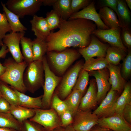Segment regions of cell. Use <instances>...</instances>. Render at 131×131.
I'll use <instances>...</instances> for the list:
<instances>
[{
	"instance_id": "obj_1",
	"label": "cell",
	"mask_w": 131,
	"mask_h": 131,
	"mask_svg": "<svg viewBox=\"0 0 131 131\" xmlns=\"http://www.w3.org/2000/svg\"><path fill=\"white\" fill-rule=\"evenodd\" d=\"M96 27L93 22L88 20L77 18L66 20L60 18L59 30L50 32L46 40L47 52H60L71 47H86Z\"/></svg>"
},
{
	"instance_id": "obj_2",
	"label": "cell",
	"mask_w": 131,
	"mask_h": 131,
	"mask_svg": "<svg viewBox=\"0 0 131 131\" xmlns=\"http://www.w3.org/2000/svg\"><path fill=\"white\" fill-rule=\"evenodd\" d=\"M28 65L24 61L18 63L13 58L8 57L3 63L6 69L4 73L0 76V80L25 94L27 90L24 83L23 76Z\"/></svg>"
},
{
	"instance_id": "obj_3",
	"label": "cell",
	"mask_w": 131,
	"mask_h": 131,
	"mask_svg": "<svg viewBox=\"0 0 131 131\" xmlns=\"http://www.w3.org/2000/svg\"><path fill=\"white\" fill-rule=\"evenodd\" d=\"M46 57L49 65L52 67L58 75H63L70 66L80 56L78 51L66 49L60 52L52 51L47 52Z\"/></svg>"
},
{
	"instance_id": "obj_4",
	"label": "cell",
	"mask_w": 131,
	"mask_h": 131,
	"mask_svg": "<svg viewBox=\"0 0 131 131\" xmlns=\"http://www.w3.org/2000/svg\"><path fill=\"white\" fill-rule=\"evenodd\" d=\"M44 80L42 61H34L28 65L23 76L24 83L27 91L34 93L41 87L43 88Z\"/></svg>"
},
{
	"instance_id": "obj_5",
	"label": "cell",
	"mask_w": 131,
	"mask_h": 131,
	"mask_svg": "<svg viewBox=\"0 0 131 131\" xmlns=\"http://www.w3.org/2000/svg\"><path fill=\"white\" fill-rule=\"evenodd\" d=\"M42 61L44 69L45 80L42 101L43 109H47L50 108L54 91L59 84L62 77L56 75L51 71L47 62L45 55L43 57Z\"/></svg>"
},
{
	"instance_id": "obj_6",
	"label": "cell",
	"mask_w": 131,
	"mask_h": 131,
	"mask_svg": "<svg viewBox=\"0 0 131 131\" xmlns=\"http://www.w3.org/2000/svg\"><path fill=\"white\" fill-rule=\"evenodd\" d=\"M83 64L82 60L78 61L62 77L55 92L61 100H64L72 92Z\"/></svg>"
},
{
	"instance_id": "obj_7",
	"label": "cell",
	"mask_w": 131,
	"mask_h": 131,
	"mask_svg": "<svg viewBox=\"0 0 131 131\" xmlns=\"http://www.w3.org/2000/svg\"><path fill=\"white\" fill-rule=\"evenodd\" d=\"M5 4L8 10L21 18L35 15L42 4V0H9Z\"/></svg>"
},
{
	"instance_id": "obj_8",
	"label": "cell",
	"mask_w": 131,
	"mask_h": 131,
	"mask_svg": "<svg viewBox=\"0 0 131 131\" xmlns=\"http://www.w3.org/2000/svg\"><path fill=\"white\" fill-rule=\"evenodd\" d=\"M29 119L39 123L47 131L61 127L60 117L53 109H35L34 116Z\"/></svg>"
},
{
	"instance_id": "obj_9",
	"label": "cell",
	"mask_w": 131,
	"mask_h": 131,
	"mask_svg": "<svg viewBox=\"0 0 131 131\" xmlns=\"http://www.w3.org/2000/svg\"><path fill=\"white\" fill-rule=\"evenodd\" d=\"M98 119L91 110L84 111L78 109L74 116L72 125L76 131H90L98 124Z\"/></svg>"
},
{
	"instance_id": "obj_10",
	"label": "cell",
	"mask_w": 131,
	"mask_h": 131,
	"mask_svg": "<svg viewBox=\"0 0 131 131\" xmlns=\"http://www.w3.org/2000/svg\"><path fill=\"white\" fill-rule=\"evenodd\" d=\"M118 92L110 89L99 106L92 112L99 118L106 117L115 114L116 101L119 97Z\"/></svg>"
},
{
	"instance_id": "obj_11",
	"label": "cell",
	"mask_w": 131,
	"mask_h": 131,
	"mask_svg": "<svg viewBox=\"0 0 131 131\" xmlns=\"http://www.w3.org/2000/svg\"><path fill=\"white\" fill-rule=\"evenodd\" d=\"M109 46L101 42L92 34L89 44L86 47L79 48L78 52L86 61L95 57H105L106 51Z\"/></svg>"
},
{
	"instance_id": "obj_12",
	"label": "cell",
	"mask_w": 131,
	"mask_h": 131,
	"mask_svg": "<svg viewBox=\"0 0 131 131\" xmlns=\"http://www.w3.org/2000/svg\"><path fill=\"white\" fill-rule=\"evenodd\" d=\"M121 30L120 27L106 30L96 29L92 32V34L103 41L108 43L111 46L121 49L127 52V49L121 40Z\"/></svg>"
},
{
	"instance_id": "obj_13",
	"label": "cell",
	"mask_w": 131,
	"mask_h": 131,
	"mask_svg": "<svg viewBox=\"0 0 131 131\" xmlns=\"http://www.w3.org/2000/svg\"><path fill=\"white\" fill-rule=\"evenodd\" d=\"M25 32H11L6 34L2 41L7 46L13 58L17 63L24 61V58L20 49L19 44L21 38L24 36Z\"/></svg>"
},
{
	"instance_id": "obj_14",
	"label": "cell",
	"mask_w": 131,
	"mask_h": 131,
	"mask_svg": "<svg viewBox=\"0 0 131 131\" xmlns=\"http://www.w3.org/2000/svg\"><path fill=\"white\" fill-rule=\"evenodd\" d=\"M89 73V75L95 78L97 87L98 103H100L111 88V85L108 81V70L106 68L90 72Z\"/></svg>"
},
{
	"instance_id": "obj_15",
	"label": "cell",
	"mask_w": 131,
	"mask_h": 131,
	"mask_svg": "<svg viewBox=\"0 0 131 131\" xmlns=\"http://www.w3.org/2000/svg\"><path fill=\"white\" fill-rule=\"evenodd\" d=\"M94 1L81 11L73 13L68 20L77 18L88 20L94 22L98 29L102 30L109 29L104 23L96 11Z\"/></svg>"
},
{
	"instance_id": "obj_16",
	"label": "cell",
	"mask_w": 131,
	"mask_h": 131,
	"mask_svg": "<svg viewBox=\"0 0 131 131\" xmlns=\"http://www.w3.org/2000/svg\"><path fill=\"white\" fill-rule=\"evenodd\" d=\"M98 126L113 131H129L131 130V125L121 115L115 114L110 116L99 118Z\"/></svg>"
},
{
	"instance_id": "obj_17",
	"label": "cell",
	"mask_w": 131,
	"mask_h": 131,
	"mask_svg": "<svg viewBox=\"0 0 131 131\" xmlns=\"http://www.w3.org/2000/svg\"><path fill=\"white\" fill-rule=\"evenodd\" d=\"M97 87L95 79H91L86 92L81 98L79 109L87 111L91 110L96 106L98 103Z\"/></svg>"
},
{
	"instance_id": "obj_18",
	"label": "cell",
	"mask_w": 131,
	"mask_h": 131,
	"mask_svg": "<svg viewBox=\"0 0 131 131\" xmlns=\"http://www.w3.org/2000/svg\"><path fill=\"white\" fill-rule=\"evenodd\" d=\"M107 68L109 73L108 81L111 85V89L121 93L126 83L121 75V67L109 63Z\"/></svg>"
},
{
	"instance_id": "obj_19",
	"label": "cell",
	"mask_w": 131,
	"mask_h": 131,
	"mask_svg": "<svg viewBox=\"0 0 131 131\" xmlns=\"http://www.w3.org/2000/svg\"><path fill=\"white\" fill-rule=\"evenodd\" d=\"M31 29L36 38L42 40H46L50 33V30L45 18L36 15L30 20Z\"/></svg>"
},
{
	"instance_id": "obj_20",
	"label": "cell",
	"mask_w": 131,
	"mask_h": 131,
	"mask_svg": "<svg viewBox=\"0 0 131 131\" xmlns=\"http://www.w3.org/2000/svg\"><path fill=\"white\" fill-rule=\"evenodd\" d=\"M12 88L18 96L19 105L32 109H43L42 101L43 95L36 97H33Z\"/></svg>"
},
{
	"instance_id": "obj_21",
	"label": "cell",
	"mask_w": 131,
	"mask_h": 131,
	"mask_svg": "<svg viewBox=\"0 0 131 131\" xmlns=\"http://www.w3.org/2000/svg\"><path fill=\"white\" fill-rule=\"evenodd\" d=\"M98 14L102 22L109 29L120 27L117 15L112 9L106 7H101Z\"/></svg>"
},
{
	"instance_id": "obj_22",
	"label": "cell",
	"mask_w": 131,
	"mask_h": 131,
	"mask_svg": "<svg viewBox=\"0 0 131 131\" xmlns=\"http://www.w3.org/2000/svg\"><path fill=\"white\" fill-rule=\"evenodd\" d=\"M116 14L120 27H129L131 22V13L125 1L118 0Z\"/></svg>"
},
{
	"instance_id": "obj_23",
	"label": "cell",
	"mask_w": 131,
	"mask_h": 131,
	"mask_svg": "<svg viewBox=\"0 0 131 131\" xmlns=\"http://www.w3.org/2000/svg\"><path fill=\"white\" fill-rule=\"evenodd\" d=\"M10 113L21 124L25 120L33 117L35 109L28 108L19 105H11Z\"/></svg>"
},
{
	"instance_id": "obj_24",
	"label": "cell",
	"mask_w": 131,
	"mask_h": 131,
	"mask_svg": "<svg viewBox=\"0 0 131 131\" xmlns=\"http://www.w3.org/2000/svg\"><path fill=\"white\" fill-rule=\"evenodd\" d=\"M1 4L12 31L15 32H25L27 28L21 23L18 16L8 10L5 4L2 2Z\"/></svg>"
},
{
	"instance_id": "obj_25",
	"label": "cell",
	"mask_w": 131,
	"mask_h": 131,
	"mask_svg": "<svg viewBox=\"0 0 131 131\" xmlns=\"http://www.w3.org/2000/svg\"><path fill=\"white\" fill-rule=\"evenodd\" d=\"M127 52L122 49L112 46L108 48L105 57L108 63L118 65L120 62L126 57Z\"/></svg>"
},
{
	"instance_id": "obj_26",
	"label": "cell",
	"mask_w": 131,
	"mask_h": 131,
	"mask_svg": "<svg viewBox=\"0 0 131 131\" xmlns=\"http://www.w3.org/2000/svg\"><path fill=\"white\" fill-rule=\"evenodd\" d=\"M71 0H57L53 6L54 10L63 19L67 20L72 14Z\"/></svg>"
},
{
	"instance_id": "obj_27",
	"label": "cell",
	"mask_w": 131,
	"mask_h": 131,
	"mask_svg": "<svg viewBox=\"0 0 131 131\" xmlns=\"http://www.w3.org/2000/svg\"><path fill=\"white\" fill-rule=\"evenodd\" d=\"M131 104V84L126 83L121 94L117 98L115 106V113L122 115L123 110L127 104Z\"/></svg>"
},
{
	"instance_id": "obj_28",
	"label": "cell",
	"mask_w": 131,
	"mask_h": 131,
	"mask_svg": "<svg viewBox=\"0 0 131 131\" xmlns=\"http://www.w3.org/2000/svg\"><path fill=\"white\" fill-rule=\"evenodd\" d=\"M83 95L79 90H73L70 94L63 100L74 116L79 109Z\"/></svg>"
},
{
	"instance_id": "obj_29",
	"label": "cell",
	"mask_w": 131,
	"mask_h": 131,
	"mask_svg": "<svg viewBox=\"0 0 131 131\" xmlns=\"http://www.w3.org/2000/svg\"><path fill=\"white\" fill-rule=\"evenodd\" d=\"M108 63L105 57H92L85 61L82 66V69L88 72L101 70L106 68Z\"/></svg>"
},
{
	"instance_id": "obj_30",
	"label": "cell",
	"mask_w": 131,
	"mask_h": 131,
	"mask_svg": "<svg viewBox=\"0 0 131 131\" xmlns=\"http://www.w3.org/2000/svg\"><path fill=\"white\" fill-rule=\"evenodd\" d=\"M0 90L2 96L11 105H19L18 96L13 88L0 80Z\"/></svg>"
},
{
	"instance_id": "obj_31",
	"label": "cell",
	"mask_w": 131,
	"mask_h": 131,
	"mask_svg": "<svg viewBox=\"0 0 131 131\" xmlns=\"http://www.w3.org/2000/svg\"><path fill=\"white\" fill-rule=\"evenodd\" d=\"M48 47L45 40L36 38L33 41V61H42L43 57L47 52Z\"/></svg>"
},
{
	"instance_id": "obj_32",
	"label": "cell",
	"mask_w": 131,
	"mask_h": 131,
	"mask_svg": "<svg viewBox=\"0 0 131 131\" xmlns=\"http://www.w3.org/2000/svg\"><path fill=\"white\" fill-rule=\"evenodd\" d=\"M20 43L24 61L28 65L33 61V41L30 38L24 36L21 38Z\"/></svg>"
},
{
	"instance_id": "obj_33",
	"label": "cell",
	"mask_w": 131,
	"mask_h": 131,
	"mask_svg": "<svg viewBox=\"0 0 131 131\" xmlns=\"http://www.w3.org/2000/svg\"><path fill=\"white\" fill-rule=\"evenodd\" d=\"M21 124L10 113H0V127L9 128L20 131Z\"/></svg>"
},
{
	"instance_id": "obj_34",
	"label": "cell",
	"mask_w": 131,
	"mask_h": 131,
	"mask_svg": "<svg viewBox=\"0 0 131 131\" xmlns=\"http://www.w3.org/2000/svg\"><path fill=\"white\" fill-rule=\"evenodd\" d=\"M89 72L82 69L79 74L76 83L73 90H78L83 94L89 82Z\"/></svg>"
},
{
	"instance_id": "obj_35",
	"label": "cell",
	"mask_w": 131,
	"mask_h": 131,
	"mask_svg": "<svg viewBox=\"0 0 131 131\" xmlns=\"http://www.w3.org/2000/svg\"><path fill=\"white\" fill-rule=\"evenodd\" d=\"M121 67V72L122 77L126 80L128 79L131 75V51L128 49L126 57L123 59Z\"/></svg>"
},
{
	"instance_id": "obj_36",
	"label": "cell",
	"mask_w": 131,
	"mask_h": 131,
	"mask_svg": "<svg viewBox=\"0 0 131 131\" xmlns=\"http://www.w3.org/2000/svg\"><path fill=\"white\" fill-rule=\"evenodd\" d=\"M50 108L54 109L59 116L65 111L69 109L64 101L60 99L55 92L52 98Z\"/></svg>"
},
{
	"instance_id": "obj_37",
	"label": "cell",
	"mask_w": 131,
	"mask_h": 131,
	"mask_svg": "<svg viewBox=\"0 0 131 131\" xmlns=\"http://www.w3.org/2000/svg\"><path fill=\"white\" fill-rule=\"evenodd\" d=\"M45 18L50 31L58 28L60 22V17L54 10H52L48 12Z\"/></svg>"
},
{
	"instance_id": "obj_38",
	"label": "cell",
	"mask_w": 131,
	"mask_h": 131,
	"mask_svg": "<svg viewBox=\"0 0 131 131\" xmlns=\"http://www.w3.org/2000/svg\"><path fill=\"white\" fill-rule=\"evenodd\" d=\"M20 131H47L42 126L29 119L26 120L21 124Z\"/></svg>"
},
{
	"instance_id": "obj_39",
	"label": "cell",
	"mask_w": 131,
	"mask_h": 131,
	"mask_svg": "<svg viewBox=\"0 0 131 131\" xmlns=\"http://www.w3.org/2000/svg\"><path fill=\"white\" fill-rule=\"evenodd\" d=\"M11 32L5 14L4 12L3 14L0 13V41L3 42V39L6 33Z\"/></svg>"
},
{
	"instance_id": "obj_40",
	"label": "cell",
	"mask_w": 131,
	"mask_h": 131,
	"mask_svg": "<svg viewBox=\"0 0 131 131\" xmlns=\"http://www.w3.org/2000/svg\"><path fill=\"white\" fill-rule=\"evenodd\" d=\"M121 38L122 42L124 46L128 49L131 48V32L129 27L121 28Z\"/></svg>"
},
{
	"instance_id": "obj_41",
	"label": "cell",
	"mask_w": 131,
	"mask_h": 131,
	"mask_svg": "<svg viewBox=\"0 0 131 131\" xmlns=\"http://www.w3.org/2000/svg\"><path fill=\"white\" fill-rule=\"evenodd\" d=\"M92 1L90 0H71V7L73 14L79 11L81 9L84 8L88 6Z\"/></svg>"
},
{
	"instance_id": "obj_42",
	"label": "cell",
	"mask_w": 131,
	"mask_h": 131,
	"mask_svg": "<svg viewBox=\"0 0 131 131\" xmlns=\"http://www.w3.org/2000/svg\"><path fill=\"white\" fill-rule=\"evenodd\" d=\"M59 116L62 127L65 128L68 126L72 124L73 122L74 116L69 109L65 111Z\"/></svg>"
},
{
	"instance_id": "obj_43",
	"label": "cell",
	"mask_w": 131,
	"mask_h": 131,
	"mask_svg": "<svg viewBox=\"0 0 131 131\" xmlns=\"http://www.w3.org/2000/svg\"><path fill=\"white\" fill-rule=\"evenodd\" d=\"M11 105L2 96L0 97V113H10Z\"/></svg>"
},
{
	"instance_id": "obj_44",
	"label": "cell",
	"mask_w": 131,
	"mask_h": 131,
	"mask_svg": "<svg viewBox=\"0 0 131 131\" xmlns=\"http://www.w3.org/2000/svg\"><path fill=\"white\" fill-rule=\"evenodd\" d=\"M102 7H108L113 10L116 14L118 0H101Z\"/></svg>"
},
{
	"instance_id": "obj_45",
	"label": "cell",
	"mask_w": 131,
	"mask_h": 131,
	"mask_svg": "<svg viewBox=\"0 0 131 131\" xmlns=\"http://www.w3.org/2000/svg\"><path fill=\"white\" fill-rule=\"evenodd\" d=\"M122 116L129 124H131V104L127 105L124 108Z\"/></svg>"
},
{
	"instance_id": "obj_46",
	"label": "cell",
	"mask_w": 131,
	"mask_h": 131,
	"mask_svg": "<svg viewBox=\"0 0 131 131\" xmlns=\"http://www.w3.org/2000/svg\"><path fill=\"white\" fill-rule=\"evenodd\" d=\"M9 50L6 46L4 44L1 46V48L0 50V58H5Z\"/></svg>"
},
{
	"instance_id": "obj_47",
	"label": "cell",
	"mask_w": 131,
	"mask_h": 131,
	"mask_svg": "<svg viewBox=\"0 0 131 131\" xmlns=\"http://www.w3.org/2000/svg\"><path fill=\"white\" fill-rule=\"evenodd\" d=\"M97 125L94 126L90 131H113L109 129Z\"/></svg>"
},
{
	"instance_id": "obj_48",
	"label": "cell",
	"mask_w": 131,
	"mask_h": 131,
	"mask_svg": "<svg viewBox=\"0 0 131 131\" xmlns=\"http://www.w3.org/2000/svg\"><path fill=\"white\" fill-rule=\"evenodd\" d=\"M57 0H42V4L45 6H53Z\"/></svg>"
},
{
	"instance_id": "obj_49",
	"label": "cell",
	"mask_w": 131,
	"mask_h": 131,
	"mask_svg": "<svg viewBox=\"0 0 131 131\" xmlns=\"http://www.w3.org/2000/svg\"><path fill=\"white\" fill-rule=\"evenodd\" d=\"M6 69V67L3 65L0 61V76L3 74L5 72Z\"/></svg>"
},
{
	"instance_id": "obj_50",
	"label": "cell",
	"mask_w": 131,
	"mask_h": 131,
	"mask_svg": "<svg viewBox=\"0 0 131 131\" xmlns=\"http://www.w3.org/2000/svg\"><path fill=\"white\" fill-rule=\"evenodd\" d=\"M64 131H76L73 128L72 124H70L64 129Z\"/></svg>"
},
{
	"instance_id": "obj_51",
	"label": "cell",
	"mask_w": 131,
	"mask_h": 131,
	"mask_svg": "<svg viewBox=\"0 0 131 131\" xmlns=\"http://www.w3.org/2000/svg\"><path fill=\"white\" fill-rule=\"evenodd\" d=\"M0 131H17L13 129L0 127Z\"/></svg>"
},
{
	"instance_id": "obj_52",
	"label": "cell",
	"mask_w": 131,
	"mask_h": 131,
	"mask_svg": "<svg viewBox=\"0 0 131 131\" xmlns=\"http://www.w3.org/2000/svg\"><path fill=\"white\" fill-rule=\"evenodd\" d=\"M126 4L128 7L131 10V0H125V1Z\"/></svg>"
},
{
	"instance_id": "obj_53",
	"label": "cell",
	"mask_w": 131,
	"mask_h": 131,
	"mask_svg": "<svg viewBox=\"0 0 131 131\" xmlns=\"http://www.w3.org/2000/svg\"><path fill=\"white\" fill-rule=\"evenodd\" d=\"M50 131H64V129L62 127L57 128Z\"/></svg>"
},
{
	"instance_id": "obj_54",
	"label": "cell",
	"mask_w": 131,
	"mask_h": 131,
	"mask_svg": "<svg viewBox=\"0 0 131 131\" xmlns=\"http://www.w3.org/2000/svg\"><path fill=\"white\" fill-rule=\"evenodd\" d=\"M3 44V42L1 41H0V46H2Z\"/></svg>"
},
{
	"instance_id": "obj_55",
	"label": "cell",
	"mask_w": 131,
	"mask_h": 131,
	"mask_svg": "<svg viewBox=\"0 0 131 131\" xmlns=\"http://www.w3.org/2000/svg\"><path fill=\"white\" fill-rule=\"evenodd\" d=\"M1 96H2V95H1V92H0V97Z\"/></svg>"
},
{
	"instance_id": "obj_56",
	"label": "cell",
	"mask_w": 131,
	"mask_h": 131,
	"mask_svg": "<svg viewBox=\"0 0 131 131\" xmlns=\"http://www.w3.org/2000/svg\"><path fill=\"white\" fill-rule=\"evenodd\" d=\"M131 131V130H130V131Z\"/></svg>"
}]
</instances>
